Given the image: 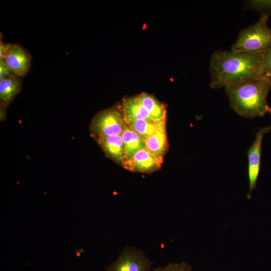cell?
Here are the masks:
<instances>
[{"label":"cell","instance_id":"6da1fadb","mask_svg":"<svg viewBox=\"0 0 271 271\" xmlns=\"http://www.w3.org/2000/svg\"><path fill=\"white\" fill-rule=\"evenodd\" d=\"M263 54L232 50L215 52L210 63V87L218 89L263 77Z\"/></svg>","mask_w":271,"mask_h":271},{"label":"cell","instance_id":"7a4b0ae2","mask_svg":"<svg viewBox=\"0 0 271 271\" xmlns=\"http://www.w3.org/2000/svg\"><path fill=\"white\" fill-rule=\"evenodd\" d=\"M230 105L239 115L246 118L271 113L267 97L271 89V78L263 77L225 87Z\"/></svg>","mask_w":271,"mask_h":271},{"label":"cell","instance_id":"3957f363","mask_svg":"<svg viewBox=\"0 0 271 271\" xmlns=\"http://www.w3.org/2000/svg\"><path fill=\"white\" fill-rule=\"evenodd\" d=\"M268 17L260 15L259 20L242 30L231 47V50L247 53H264L271 48V28Z\"/></svg>","mask_w":271,"mask_h":271},{"label":"cell","instance_id":"277c9868","mask_svg":"<svg viewBox=\"0 0 271 271\" xmlns=\"http://www.w3.org/2000/svg\"><path fill=\"white\" fill-rule=\"evenodd\" d=\"M126 124L122 111L110 107L100 111L93 118L89 126L90 136L96 140L121 135Z\"/></svg>","mask_w":271,"mask_h":271},{"label":"cell","instance_id":"5b68a950","mask_svg":"<svg viewBox=\"0 0 271 271\" xmlns=\"http://www.w3.org/2000/svg\"><path fill=\"white\" fill-rule=\"evenodd\" d=\"M153 264L142 250L127 247L116 260L106 267L105 271H151Z\"/></svg>","mask_w":271,"mask_h":271},{"label":"cell","instance_id":"8992f818","mask_svg":"<svg viewBox=\"0 0 271 271\" xmlns=\"http://www.w3.org/2000/svg\"><path fill=\"white\" fill-rule=\"evenodd\" d=\"M270 130L271 125L260 128L256 133L255 139L247 151L249 181L247 199H250L252 192L256 187L261 163L262 142L264 135L268 133Z\"/></svg>","mask_w":271,"mask_h":271},{"label":"cell","instance_id":"52a82bcc","mask_svg":"<svg viewBox=\"0 0 271 271\" xmlns=\"http://www.w3.org/2000/svg\"><path fill=\"white\" fill-rule=\"evenodd\" d=\"M163 161L145 149L137 152L121 166L131 172L150 174L158 170Z\"/></svg>","mask_w":271,"mask_h":271},{"label":"cell","instance_id":"ba28073f","mask_svg":"<svg viewBox=\"0 0 271 271\" xmlns=\"http://www.w3.org/2000/svg\"><path fill=\"white\" fill-rule=\"evenodd\" d=\"M4 60L16 76L25 77L30 70L31 55L27 50L18 44H12Z\"/></svg>","mask_w":271,"mask_h":271},{"label":"cell","instance_id":"9c48e42d","mask_svg":"<svg viewBox=\"0 0 271 271\" xmlns=\"http://www.w3.org/2000/svg\"><path fill=\"white\" fill-rule=\"evenodd\" d=\"M105 156L121 165L125 162L124 143L121 135H113L95 140Z\"/></svg>","mask_w":271,"mask_h":271},{"label":"cell","instance_id":"30bf717a","mask_svg":"<svg viewBox=\"0 0 271 271\" xmlns=\"http://www.w3.org/2000/svg\"><path fill=\"white\" fill-rule=\"evenodd\" d=\"M127 125L145 140L158 132H166V119L149 120L125 117Z\"/></svg>","mask_w":271,"mask_h":271},{"label":"cell","instance_id":"8fae6325","mask_svg":"<svg viewBox=\"0 0 271 271\" xmlns=\"http://www.w3.org/2000/svg\"><path fill=\"white\" fill-rule=\"evenodd\" d=\"M22 77L15 74L0 80V107L7 108L20 93Z\"/></svg>","mask_w":271,"mask_h":271},{"label":"cell","instance_id":"7c38bea8","mask_svg":"<svg viewBox=\"0 0 271 271\" xmlns=\"http://www.w3.org/2000/svg\"><path fill=\"white\" fill-rule=\"evenodd\" d=\"M121 136L124 143L125 161L130 159L139 151L147 149L145 141L127 124L125 126Z\"/></svg>","mask_w":271,"mask_h":271},{"label":"cell","instance_id":"4fadbf2b","mask_svg":"<svg viewBox=\"0 0 271 271\" xmlns=\"http://www.w3.org/2000/svg\"><path fill=\"white\" fill-rule=\"evenodd\" d=\"M122 109L124 117L136 119L157 120L142 105L137 96L123 99Z\"/></svg>","mask_w":271,"mask_h":271},{"label":"cell","instance_id":"5bb4252c","mask_svg":"<svg viewBox=\"0 0 271 271\" xmlns=\"http://www.w3.org/2000/svg\"><path fill=\"white\" fill-rule=\"evenodd\" d=\"M137 96L142 105L155 119H166L167 109L165 106L153 95L142 92Z\"/></svg>","mask_w":271,"mask_h":271},{"label":"cell","instance_id":"9a60e30c","mask_svg":"<svg viewBox=\"0 0 271 271\" xmlns=\"http://www.w3.org/2000/svg\"><path fill=\"white\" fill-rule=\"evenodd\" d=\"M147 149L157 158L163 160L168 148L167 132H158L145 140Z\"/></svg>","mask_w":271,"mask_h":271},{"label":"cell","instance_id":"2e32d148","mask_svg":"<svg viewBox=\"0 0 271 271\" xmlns=\"http://www.w3.org/2000/svg\"><path fill=\"white\" fill-rule=\"evenodd\" d=\"M246 7L253 9L260 13L271 17V0H251L246 2Z\"/></svg>","mask_w":271,"mask_h":271},{"label":"cell","instance_id":"e0dca14e","mask_svg":"<svg viewBox=\"0 0 271 271\" xmlns=\"http://www.w3.org/2000/svg\"><path fill=\"white\" fill-rule=\"evenodd\" d=\"M154 271H192V266L186 262L170 263L164 266H159Z\"/></svg>","mask_w":271,"mask_h":271},{"label":"cell","instance_id":"ac0fdd59","mask_svg":"<svg viewBox=\"0 0 271 271\" xmlns=\"http://www.w3.org/2000/svg\"><path fill=\"white\" fill-rule=\"evenodd\" d=\"M263 69L266 75H271V48L264 52Z\"/></svg>","mask_w":271,"mask_h":271},{"label":"cell","instance_id":"d6986e66","mask_svg":"<svg viewBox=\"0 0 271 271\" xmlns=\"http://www.w3.org/2000/svg\"><path fill=\"white\" fill-rule=\"evenodd\" d=\"M14 74L6 64L4 59L0 60V80L7 78Z\"/></svg>","mask_w":271,"mask_h":271},{"label":"cell","instance_id":"ffe728a7","mask_svg":"<svg viewBox=\"0 0 271 271\" xmlns=\"http://www.w3.org/2000/svg\"><path fill=\"white\" fill-rule=\"evenodd\" d=\"M12 44L0 43V60L4 59L12 47Z\"/></svg>","mask_w":271,"mask_h":271},{"label":"cell","instance_id":"44dd1931","mask_svg":"<svg viewBox=\"0 0 271 271\" xmlns=\"http://www.w3.org/2000/svg\"><path fill=\"white\" fill-rule=\"evenodd\" d=\"M1 110V120L3 121L6 119V109L2 107H0Z\"/></svg>","mask_w":271,"mask_h":271},{"label":"cell","instance_id":"7402d4cb","mask_svg":"<svg viewBox=\"0 0 271 271\" xmlns=\"http://www.w3.org/2000/svg\"><path fill=\"white\" fill-rule=\"evenodd\" d=\"M269 76H270V78H271V75H270Z\"/></svg>","mask_w":271,"mask_h":271}]
</instances>
